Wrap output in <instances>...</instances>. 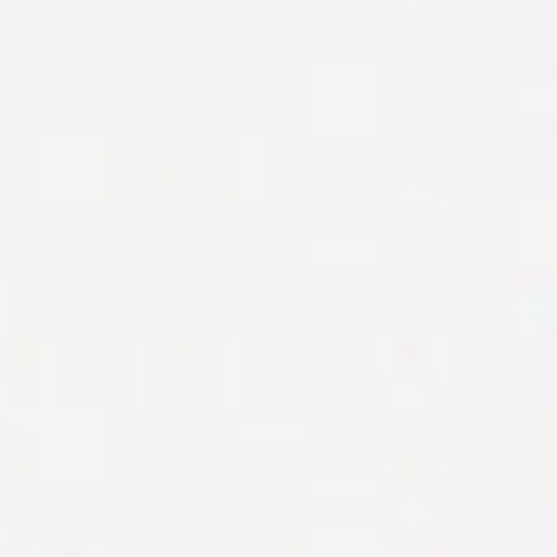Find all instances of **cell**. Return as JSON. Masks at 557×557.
I'll list each match as a JSON object with an SVG mask.
<instances>
[]
</instances>
